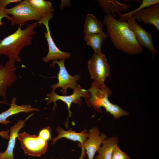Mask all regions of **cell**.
Listing matches in <instances>:
<instances>
[{"mask_svg":"<svg viewBox=\"0 0 159 159\" xmlns=\"http://www.w3.org/2000/svg\"><path fill=\"white\" fill-rule=\"evenodd\" d=\"M9 131L8 130L0 131V136L4 138L9 139Z\"/></svg>","mask_w":159,"mask_h":159,"instance_id":"obj_27","label":"cell"},{"mask_svg":"<svg viewBox=\"0 0 159 159\" xmlns=\"http://www.w3.org/2000/svg\"><path fill=\"white\" fill-rule=\"evenodd\" d=\"M88 90L90 94V97L85 98L86 103L98 112L102 113V111L100 108L103 107L106 112L112 115L114 119L115 120L122 116L129 115L127 112L110 101L108 97L112 92L109 87L105 86L103 88H100L93 82Z\"/></svg>","mask_w":159,"mask_h":159,"instance_id":"obj_3","label":"cell"},{"mask_svg":"<svg viewBox=\"0 0 159 159\" xmlns=\"http://www.w3.org/2000/svg\"><path fill=\"white\" fill-rule=\"evenodd\" d=\"M127 21L129 27L133 32L140 45L145 47L150 51L153 59L158 51L154 47L152 35L137 23L133 17L131 16Z\"/></svg>","mask_w":159,"mask_h":159,"instance_id":"obj_11","label":"cell"},{"mask_svg":"<svg viewBox=\"0 0 159 159\" xmlns=\"http://www.w3.org/2000/svg\"><path fill=\"white\" fill-rule=\"evenodd\" d=\"M103 23L106 27L107 35L116 49L131 54H138L143 51L127 22L119 21L107 14L103 17Z\"/></svg>","mask_w":159,"mask_h":159,"instance_id":"obj_1","label":"cell"},{"mask_svg":"<svg viewBox=\"0 0 159 159\" xmlns=\"http://www.w3.org/2000/svg\"><path fill=\"white\" fill-rule=\"evenodd\" d=\"M99 6L106 14H110L115 18L118 15L120 17L123 11H126L131 7V5L121 3L116 0H99Z\"/></svg>","mask_w":159,"mask_h":159,"instance_id":"obj_16","label":"cell"},{"mask_svg":"<svg viewBox=\"0 0 159 159\" xmlns=\"http://www.w3.org/2000/svg\"><path fill=\"white\" fill-rule=\"evenodd\" d=\"M140 5L137 9L128 13L122 14L118 20L126 21L135 14L153 4L159 3L158 0H143Z\"/></svg>","mask_w":159,"mask_h":159,"instance_id":"obj_22","label":"cell"},{"mask_svg":"<svg viewBox=\"0 0 159 159\" xmlns=\"http://www.w3.org/2000/svg\"><path fill=\"white\" fill-rule=\"evenodd\" d=\"M15 59L9 58L4 65L0 63V98L7 102L6 91L11 87L17 80L15 74L16 67Z\"/></svg>","mask_w":159,"mask_h":159,"instance_id":"obj_10","label":"cell"},{"mask_svg":"<svg viewBox=\"0 0 159 159\" xmlns=\"http://www.w3.org/2000/svg\"><path fill=\"white\" fill-rule=\"evenodd\" d=\"M6 13L11 16L10 20L12 25H26L28 21L35 20L37 22L45 17L42 14L34 9L28 0L22 1L14 6L6 9Z\"/></svg>","mask_w":159,"mask_h":159,"instance_id":"obj_4","label":"cell"},{"mask_svg":"<svg viewBox=\"0 0 159 159\" xmlns=\"http://www.w3.org/2000/svg\"><path fill=\"white\" fill-rule=\"evenodd\" d=\"M107 36V35L103 32L85 35L84 39L87 44L93 50L94 53L100 54L102 53L101 47Z\"/></svg>","mask_w":159,"mask_h":159,"instance_id":"obj_19","label":"cell"},{"mask_svg":"<svg viewBox=\"0 0 159 159\" xmlns=\"http://www.w3.org/2000/svg\"><path fill=\"white\" fill-rule=\"evenodd\" d=\"M53 17L49 15L43 18L41 20L37 22L38 24H43L45 26L46 32H45V37L47 40L48 46V52L46 57H43V61L47 63L50 60L54 61L57 59H67L71 56L70 53L60 50L55 44L51 36L49 26V21Z\"/></svg>","mask_w":159,"mask_h":159,"instance_id":"obj_9","label":"cell"},{"mask_svg":"<svg viewBox=\"0 0 159 159\" xmlns=\"http://www.w3.org/2000/svg\"><path fill=\"white\" fill-rule=\"evenodd\" d=\"M5 104L7 105H9V104L7 102L3 100H0V104Z\"/></svg>","mask_w":159,"mask_h":159,"instance_id":"obj_28","label":"cell"},{"mask_svg":"<svg viewBox=\"0 0 159 159\" xmlns=\"http://www.w3.org/2000/svg\"><path fill=\"white\" fill-rule=\"evenodd\" d=\"M17 98L16 97L12 98L10 107L6 110L0 114V123L4 125L11 123V122L7 120L9 117L20 112L28 113L34 111L38 112L39 109L32 107L30 105H18L16 104Z\"/></svg>","mask_w":159,"mask_h":159,"instance_id":"obj_15","label":"cell"},{"mask_svg":"<svg viewBox=\"0 0 159 159\" xmlns=\"http://www.w3.org/2000/svg\"><path fill=\"white\" fill-rule=\"evenodd\" d=\"M17 138L24 153L29 155L39 157L47 150V142L39 135H31L24 132L19 133Z\"/></svg>","mask_w":159,"mask_h":159,"instance_id":"obj_6","label":"cell"},{"mask_svg":"<svg viewBox=\"0 0 159 159\" xmlns=\"http://www.w3.org/2000/svg\"><path fill=\"white\" fill-rule=\"evenodd\" d=\"M31 5L45 17L53 15L54 9L51 2L44 0H28Z\"/></svg>","mask_w":159,"mask_h":159,"instance_id":"obj_21","label":"cell"},{"mask_svg":"<svg viewBox=\"0 0 159 159\" xmlns=\"http://www.w3.org/2000/svg\"><path fill=\"white\" fill-rule=\"evenodd\" d=\"M118 142L117 136L106 138L103 142L102 146L97 151L98 155L95 157L97 159H111L113 149L118 145Z\"/></svg>","mask_w":159,"mask_h":159,"instance_id":"obj_18","label":"cell"},{"mask_svg":"<svg viewBox=\"0 0 159 159\" xmlns=\"http://www.w3.org/2000/svg\"><path fill=\"white\" fill-rule=\"evenodd\" d=\"M47 105L53 102L54 103V106L52 110L55 111L57 106L56 102L57 100H60L65 103L67 107L69 112V116L67 122V125L68 119L69 117H71L72 112L70 110L71 104L73 103L78 104L80 105L81 104L82 99V97L89 98L90 97V94L88 90L82 89L80 85L77 84L76 88L74 90L72 94L69 95H60L57 94L55 92V90H52L50 93H47Z\"/></svg>","mask_w":159,"mask_h":159,"instance_id":"obj_7","label":"cell"},{"mask_svg":"<svg viewBox=\"0 0 159 159\" xmlns=\"http://www.w3.org/2000/svg\"><path fill=\"white\" fill-rule=\"evenodd\" d=\"M89 135L87 140L83 143L77 145L82 148V151H86L88 159H94L96 153L101 147L103 141L107 138L104 133L101 134L97 127H92L89 131Z\"/></svg>","mask_w":159,"mask_h":159,"instance_id":"obj_12","label":"cell"},{"mask_svg":"<svg viewBox=\"0 0 159 159\" xmlns=\"http://www.w3.org/2000/svg\"><path fill=\"white\" fill-rule=\"evenodd\" d=\"M51 131L52 129L50 127H46L40 131L38 135L47 142L51 139Z\"/></svg>","mask_w":159,"mask_h":159,"instance_id":"obj_24","label":"cell"},{"mask_svg":"<svg viewBox=\"0 0 159 159\" xmlns=\"http://www.w3.org/2000/svg\"><path fill=\"white\" fill-rule=\"evenodd\" d=\"M131 16L140 22L154 26L159 32V3L145 8Z\"/></svg>","mask_w":159,"mask_h":159,"instance_id":"obj_13","label":"cell"},{"mask_svg":"<svg viewBox=\"0 0 159 159\" xmlns=\"http://www.w3.org/2000/svg\"><path fill=\"white\" fill-rule=\"evenodd\" d=\"M57 130L58 132L57 135L52 140V144H54L57 141L62 138H65L74 141H79L83 143L87 139L89 133L87 130L84 129L80 132H77L70 128L67 130H64L62 127L57 126Z\"/></svg>","mask_w":159,"mask_h":159,"instance_id":"obj_17","label":"cell"},{"mask_svg":"<svg viewBox=\"0 0 159 159\" xmlns=\"http://www.w3.org/2000/svg\"><path fill=\"white\" fill-rule=\"evenodd\" d=\"M33 114H31L26 118L25 120H19L10 128V134L8 146L5 151L3 152H0V159H14V151L19 131L25 126V121Z\"/></svg>","mask_w":159,"mask_h":159,"instance_id":"obj_14","label":"cell"},{"mask_svg":"<svg viewBox=\"0 0 159 159\" xmlns=\"http://www.w3.org/2000/svg\"><path fill=\"white\" fill-rule=\"evenodd\" d=\"M88 68L91 78L100 88L106 86L105 80L109 75L110 68L105 56L102 53L98 54L94 53L88 61Z\"/></svg>","mask_w":159,"mask_h":159,"instance_id":"obj_5","label":"cell"},{"mask_svg":"<svg viewBox=\"0 0 159 159\" xmlns=\"http://www.w3.org/2000/svg\"><path fill=\"white\" fill-rule=\"evenodd\" d=\"M111 159H130V158L127 154L120 149L117 145L113 149Z\"/></svg>","mask_w":159,"mask_h":159,"instance_id":"obj_23","label":"cell"},{"mask_svg":"<svg viewBox=\"0 0 159 159\" xmlns=\"http://www.w3.org/2000/svg\"><path fill=\"white\" fill-rule=\"evenodd\" d=\"M64 61V59L58 61L57 60L53 61L50 64L52 67H54L56 64H57L59 67V72L57 77L58 82L52 85L50 87L52 90H55L58 87H61V91L63 95L67 94L68 88H71L73 90L76 88L78 84L77 82L80 80V75L77 74L72 76L69 74L65 66Z\"/></svg>","mask_w":159,"mask_h":159,"instance_id":"obj_8","label":"cell"},{"mask_svg":"<svg viewBox=\"0 0 159 159\" xmlns=\"http://www.w3.org/2000/svg\"><path fill=\"white\" fill-rule=\"evenodd\" d=\"M94 159H97V158L96 157H95V158H94Z\"/></svg>","mask_w":159,"mask_h":159,"instance_id":"obj_29","label":"cell"},{"mask_svg":"<svg viewBox=\"0 0 159 159\" xmlns=\"http://www.w3.org/2000/svg\"><path fill=\"white\" fill-rule=\"evenodd\" d=\"M6 8L0 6V26L4 25V22L2 21V19L4 18H6L8 20L10 21L11 19V16L7 14L6 12Z\"/></svg>","mask_w":159,"mask_h":159,"instance_id":"obj_25","label":"cell"},{"mask_svg":"<svg viewBox=\"0 0 159 159\" xmlns=\"http://www.w3.org/2000/svg\"><path fill=\"white\" fill-rule=\"evenodd\" d=\"M22 0H0V6L6 8L7 5L12 3H19Z\"/></svg>","mask_w":159,"mask_h":159,"instance_id":"obj_26","label":"cell"},{"mask_svg":"<svg viewBox=\"0 0 159 159\" xmlns=\"http://www.w3.org/2000/svg\"><path fill=\"white\" fill-rule=\"evenodd\" d=\"M102 24L92 14L87 15L84 25L85 35L103 32Z\"/></svg>","mask_w":159,"mask_h":159,"instance_id":"obj_20","label":"cell"},{"mask_svg":"<svg viewBox=\"0 0 159 159\" xmlns=\"http://www.w3.org/2000/svg\"><path fill=\"white\" fill-rule=\"evenodd\" d=\"M38 24L37 22L31 23L24 29H21L22 26H19L14 33L0 40V55L20 62V52L24 47L31 44L33 36L36 33L35 29Z\"/></svg>","mask_w":159,"mask_h":159,"instance_id":"obj_2","label":"cell"}]
</instances>
